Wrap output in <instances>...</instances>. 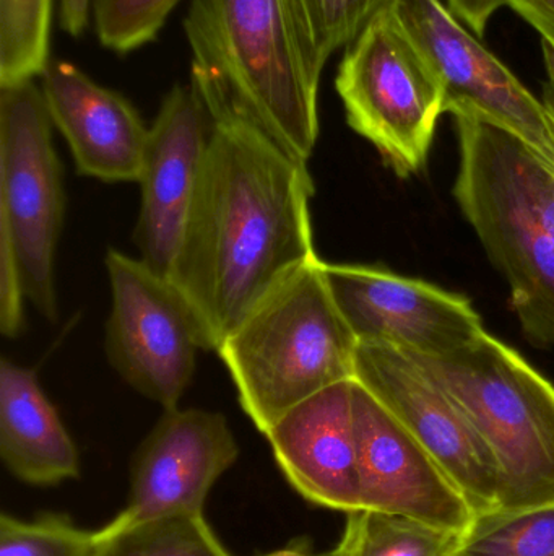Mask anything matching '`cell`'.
I'll return each instance as SVG.
<instances>
[{"label":"cell","mask_w":554,"mask_h":556,"mask_svg":"<svg viewBox=\"0 0 554 556\" xmlns=\"http://www.w3.org/2000/svg\"><path fill=\"white\" fill-rule=\"evenodd\" d=\"M211 132L191 217L169 280L218 352L244 319L301 267L318 260L312 233L314 181L237 113L210 81L191 75Z\"/></svg>","instance_id":"1"},{"label":"cell","mask_w":554,"mask_h":556,"mask_svg":"<svg viewBox=\"0 0 554 556\" xmlns=\"http://www.w3.org/2000/svg\"><path fill=\"white\" fill-rule=\"evenodd\" d=\"M184 31L191 75L214 84L237 113L308 163L319 139L325 62L295 0H191Z\"/></svg>","instance_id":"2"},{"label":"cell","mask_w":554,"mask_h":556,"mask_svg":"<svg viewBox=\"0 0 554 556\" xmlns=\"http://www.w3.org/2000/svg\"><path fill=\"white\" fill-rule=\"evenodd\" d=\"M461 163L454 194L511 288L520 326L554 345V172L510 130L454 111Z\"/></svg>","instance_id":"3"},{"label":"cell","mask_w":554,"mask_h":556,"mask_svg":"<svg viewBox=\"0 0 554 556\" xmlns=\"http://www.w3.org/2000/svg\"><path fill=\"white\" fill-rule=\"evenodd\" d=\"M358 345L318 257L267 296L217 353L241 408L266 434L306 399L355 379Z\"/></svg>","instance_id":"4"},{"label":"cell","mask_w":554,"mask_h":556,"mask_svg":"<svg viewBox=\"0 0 554 556\" xmlns=\"http://www.w3.org/2000/svg\"><path fill=\"white\" fill-rule=\"evenodd\" d=\"M64 175L35 80L0 87V332L25 329V304L59 316L55 251L65 220Z\"/></svg>","instance_id":"5"},{"label":"cell","mask_w":554,"mask_h":556,"mask_svg":"<svg viewBox=\"0 0 554 556\" xmlns=\"http://www.w3.org/2000/svg\"><path fill=\"white\" fill-rule=\"evenodd\" d=\"M410 355L454 399L493 453L501 479L498 511L554 506L552 382L487 330L448 355Z\"/></svg>","instance_id":"6"},{"label":"cell","mask_w":554,"mask_h":556,"mask_svg":"<svg viewBox=\"0 0 554 556\" xmlns=\"http://www.w3.org/2000/svg\"><path fill=\"white\" fill-rule=\"evenodd\" d=\"M347 123L407 178L425 166L446 93L397 10L384 7L347 46L335 77Z\"/></svg>","instance_id":"7"},{"label":"cell","mask_w":554,"mask_h":556,"mask_svg":"<svg viewBox=\"0 0 554 556\" xmlns=\"http://www.w3.org/2000/svg\"><path fill=\"white\" fill-rule=\"evenodd\" d=\"M104 266L113 300L104 326L107 362L143 397L178 408L204 350L194 313L175 283L140 257L111 248Z\"/></svg>","instance_id":"8"},{"label":"cell","mask_w":554,"mask_h":556,"mask_svg":"<svg viewBox=\"0 0 554 556\" xmlns=\"http://www.w3.org/2000/svg\"><path fill=\"white\" fill-rule=\"evenodd\" d=\"M355 381L435 457L475 518L498 511L501 479L493 453L454 399L410 353L383 343H360Z\"/></svg>","instance_id":"9"},{"label":"cell","mask_w":554,"mask_h":556,"mask_svg":"<svg viewBox=\"0 0 554 556\" xmlns=\"http://www.w3.org/2000/svg\"><path fill=\"white\" fill-rule=\"evenodd\" d=\"M445 87L446 113L474 111L519 137L554 172V113L441 0H396Z\"/></svg>","instance_id":"10"},{"label":"cell","mask_w":554,"mask_h":556,"mask_svg":"<svg viewBox=\"0 0 554 556\" xmlns=\"http://www.w3.org/2000/svg\"><path fill=\"white\" fill-rule=\"evenodd\" d=\"M342 316L360 343L442 356L474 342L484 324L467 298L386 269L324 263Z\"/></svg>","instance_id":"11"},{"label":"cell","mask_w":554,"mask_h":556,"mask_svg":"<svg viewBox=\"0 0 554 556\" xmlns=\"http://www.w3.org/2000/svg\"><path fill=\"white\" fill-rule=\"evenodd\" d=\"M240 457L236 437L220 412L165 410L137 450L126 508L104 535L169 516L204 515L215 483Z\"/></svg>","instance_id":"12"},{"label":"cell","mask_w":554,"mask_h":556,"mask_svg":"<svg viewBox=\"0 0 554 556\" xmlns=\"http://www.w3.org/2000/svg\"><path fill=\"white\" fill-rule=\"evenodd\" d=\"M211 121L194 85H176L150 126L132 241L140 260L168 277L197 194Z\"/></svg>","instance_id":"13"},{"label":"cell","mask_w":554,"mask_h":556,"mask_svg":"<svg viewBox=\"0 0 554 556\" xmlns=\"http://www.w3.org/2000/svg\"><path fill=\"white\" fill-rule=\"evenodd\" d=\"M360 509L392 513L467 534L474 511L423 444L353 381Z\"/></svg>","instance_id":"14"},{"label":"cell","mask_w":554,"mask_h":556,"mask_svg":"<svg viewBox=\"0 0 554 556\" xmlns=\"http://www.w3.org/2000/svg\"><path fill=\"white\" fill-rule=\"evenodd\" d=\"M41 91L78 175L103 182H139L150 126L124 94L57 59L42 72Z\"/></svg>","instance_id":"15"},{"label":"cell","mask_w":554,"mask_h":556,"mask_svg":"<svg viewBox=\"0 0 554 556\" xmlns=\"http://www.w3.org/2000/svg\"><path fill=\"white\" fill-rule=\"evenodd\" d=\"M353 381L306 399L263 434L283 477L306 502L347 515L360 509Z\"/></svg>","instance_id":"16"},{"label":"cell","mask_w":554,"mask_h":556,"mask_svg":"<svg viewBox=\"0 0 554 556\" xmlns=\"http://www.w3.org/2000/svg\"><path fill=\"white\" fill-rule=\"evenodd\" d=\"M0 457L20 482L54 486L80 477V453L38 372L0 362Z\"/></svg>","instance_id":"17"},{"label":"cell","mask_w":554,"mask_h":556,"mask_svg":"<svg viewBox=\"0 0 554 556\" xmlns=\"http://www.w3.org/2000/svg\"><path fill=\"white\" fill-rule=\"evenodd\" d=\"M465 534L392 513H348L344 535L327 556H454Z\"/></svg>","instance_id":"18"},{"label":"cell","mask_w":554,"mask_h":556,"mask_svg":"<svg viewBox=\"0 0 554 556\" xmlns=\"http://www.w3.org/2000/svg\"><path fill=\"white\" fill-rule=\"evenodd\" d=\"M54 0H0V87L41 77L51 59Z\"/></svg>","instance_id":"19"},{"label":"cell","mask_w":554,"mask_h":556,"mask_svg":"<svg viewBox=\"0 0 554 556\" xmlns=\"http://www.w3.org/2000/svg\"><path fill=\"white\" fill-rule=\"evenodd\" d=\"M103 538L100 556H233L204 515L169 516Z\"/></svg>","instance_id":"20"},{"label":"cell","mask_w":554,"mask_h":556,"mask_svg":"<svg viewBox=\"0 0 554 556\" xmlns=\"http://www.w3.org/2000/svg\"><path fill=\"white\" fill-rule=\"evenodd\" d=\"M454 556H554V506L475 518Z\"/></svg>","instance_id":"21"},{"label":"cell","mask_w":554,"mask_h":556,"mask_svg":"<svg viewBox=\"0 0 554 556\" xmlns=\"http://www.w3.org/2000/svg\"><path fill=\"white\" fill-rule=\"evenodd\" d=\"M104 545L100 529L78 528L59 513L31 519L0 516V556H100Z\"/></svg>","instance_id":"22"},{"label":"cell","mask_w":554,"mask_h":556,"mask_svg":"<svg viewBox=\"0 0 554 556\" xmlns=\"http://www.w3.org/2000/svg\"><path fill=\"white\" fill-rule=\"evenodd\" d=\"M181 0H93V25L104 48L127 54L155 41Z\"/></svg>","instance_id":"23"},{"label":"cell","mask_w":554,"mask_h":556,"mask_svg":"<svg viewBox=\"0 0 554 556\" xmlns=\"http://www.w3.org/2000/svg\"><path fill=\"white\" fill-rule=\"evenodd\" d=\"M392 2L396 0H295L306 31L325 64Z\"/></svg>","instance_id":"24"},{"label":"cell","mask_w":554,"mask_h":556,"mask_svg":"<svg viewBox=\"0 0 554 556\" xmlns=\"http://www.w3.org/2000/svg\"><path fill=\"white\" fill-rule=\"evenodd\" d=\"M554 48V0H504Z\"/></svg>","instance_id":"25"},{"label":"cell","mask_w":554,"mask_h":556,"mask_svg":"<svg viewBox=\"0 0 554 556\" xmlns=\"http://www.w3.org/2000/svg\"><path fill=\"white\" fill-rule=\"evenodd\" d=\"M449 9L465 25L474 29L475 35L484 36L491 16L506 5L504 0H448Z\"/></svg>","instance_id":"26"},{"label":"cell","mask_w":554,"mask_h":556,"mask_svg":"<svg viewBox=\"0 0 554 556\" xmlns=\"http://www.w3.org/2000/svg\"><path fill=\"white\" fill-rule=\"evenodd\" d=\"M93 0H61V26L72 38L83 35L90 25Z\"/></svg>","instance_id":"27"},{"label":"cell","mask_w":554,"mask_h":556,"mask_svg":"<svg viewBox=\"0 0 554 556\" xmlns=\"http://www.w3.org/2000/svg\"><path fill=\"white\" fill-rule=\"evenodd\" d=\"M543 58H545L546 75H549L545 90H543V101L554 113V48L549 42H543Z\"/></svg>","instance_id":"28"},{"label":"cell","mask_w":554,"mask_h":556,"mask_svg":"<svg viewBox=\"0 0 554 556\" xmlns=\"http://www.w3.org/2000/svg\"><path fill=\"white\" fill-rule=\"evenodd\" d=\"M260 556H327V555H315L312 554L311 547L308 544H302V542H298V544L288 545V547L280 548V551L270 552V554L260 555Z\"/></svg>","instance_id":"29"}]
</instances>
